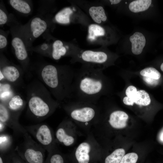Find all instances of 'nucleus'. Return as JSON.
Instances as JSON below:
<instances>
[{
	"mask_svg": "<svg viewBox=\"0 0 163 163\" xmlns=\"http://www.w3.org/2000/svg\"><path fill=\"white\" fill-rule=\"evenodd\" d=\"M105 81L101 69L86 65L75 72L71 98L96 104L104 93Z\"/></svg>",
	"mask_w": 163,
	"mask_h": 163,
	"instance_id": "1",
	"label": "nucleus"
},
{
	"mask_svg": "<svg viewBox=\"0 0 163 163\" xmlns=\"http://www.w3.org/2000/svg\"><path fill=\"white\" fill-rule=\"evenodd\" d=\"M75 73L69 67L49 64L42 69L40 74L50 92L60 103L71 98Z\"/></svg>",
	"mask_w": 163,
	"mask_h": 163,
	"instance_id": "2",
	"label": "nucleus"
},
{
	"mask_svg": "<svg viewBox=\"0 0 163 163\" xmlns=\"http://www.w3.org/2000/svg\"><path fill=\"white\" fill-rule=\"evenodd\" d=\"M27 91V112L36 120L46 118L59 105L60 103L52 97L50 92L40 82L32 84Z\"/></svg>",
	"mask_w": 163,
	"mask_h": 163,
	"instance_id": "3",
	"label": "nucleus"
},
{
	"mask_svg": "<svg viewBox=\"0 0 163 163\" xmlns=\"http://www.w3.org/2000/svg\"><path fill=\"white\" fill-rule=\"evenodd\" d=\"M23 136V142L14 149L19 156L26 163H45L46 150L28 133Z\"/></svg>",
	"mask_w": 163,
	"mask_h": 163,
	"instance_id": "4",
	"label": "nucleus"
},
{
	"mask_svg": "<svg viewBox=\"0 0 163 163\" xmlns=\"http://www.w3.org/2000/svg\"><path fill=\"white\" fill-rule=\"evenodd\" d=\"M94 104L74 101L66 105L64 108L73 120L86 123L91 121L97 116V110Z\"/></svg>",
	"mask_w": 163,
	"mask_h": 163,
	"instance_id": "5",
	"label": "nucleus"
},
{
	"mask_svg": "<svg viewBox=\"0 0 163 163\" xmlns=\"http://www.w3.org/2000/svg\"><path fill=\"white\" fill-rule=\"evenodd\" d=\"M24 127L48 153L55 149L53 133L47 124L41 123Z\"/></svg>",
	"mask_w": 163,
	"mask_h": 163,
	"instance_id": "6",
	"label": "nucleus"
},
{
	"mask_svg": "<svg viewBox=\"0 0 163 163\" xmlns=\"http://www.w3.org/2000/svg\"><path fill=\"white\" fill-rule=\"evenodd\" d=\"M20 115L10 111L4 103L0 102V122L12 129L16 134L23 136L27 132L24 127L19 123Z\"/></svg>",
	"mask_w": 163,
	"mask_h": 163,
	"instance_id": "7",
	"label": "nucleus"
},
{
	"mask_svg": "<svg viewBox=\"0 0 163 163\" xmlns=\"http://www.w3.org/2000/svg\"><path fill=\"white\" fill-rule=\"evenodd\" d=\"M83 62L92 65H101L106 62L107 59V56L104 52L87 50L82 52L77 57V59ZM78 59V60H79Z\"/></svg>",
	"mask_w": 163,
	"mask_h": 163,
	"instance_id": "8",
	"label": "nucleus"
},
{
	"mask_svg": "<svg viewBox=\"0 0 163 163\" xmlns=\"http://www.w3.org/2000/svg\"><path fill=\"white\" fill-rule=\"evenodd\" d=\"M0 81L5 79L11 83H14L20 79L21 73L16 66L10 65H5L0 70Z\"/></svg>",
	"mask_w": 163,
	"mask_h": 163,
	"instance_id": "9",
	"label": "nucleus"
},
{
	"mask_svg": "<svg viewBox=\"0 0 163 163\" xmlns=\"http://www.w3.org/2000/svg\"><path fill=\"white\" fill-rule=\"evenodd\" d=\"M128 119V115L126 113L120 110H116L110 114L108 122L113 128L120 129L126 126Z\"/></svg>",
	"mask_w": 163,
	"mask_h": 163,
	"instance_id": "10",
	"label": "nucleus"
},
{
	"mask_svg": "<svg viewBox=\"0 0 163 163\" xmlns=\"http://www.w3.org/2000/svg\"><path fill=\"white\" fill-rule=\"evenodd\" d=\"M91 146L87 142L81 143L77 148L75 157L78 163H89L90 161L89 153Z\"/></svg>",
	"mask_w": 163,
	"mask_h": 163,
	"instance_id": "11",
	"label": "nucleus"
},
{
	"mask_svg": "<svg viewBox=\"0 0 163 163\" xmlns=\"http://www.w3.org/2000/svg\"><path fill=\"white\" fill-rule=\"evenodd\" d=\"M132 44V51L135 55L141 53L146 43V40L144 35L141 33L136 32L129 38Z\"/></svg>",
	"mask_w": 163,
	"mask_h": 163,
	"instance_id": "12",
	"label": "nucleus"
},
{
	"mask_svg": "<svg viewBox=\"0 0 163 163\" xmlns=\"http://www.w3.org/2000/svg\"><path fill=\"white\" fill-rule=\"evenodd\" d=\"M4 103L10 111L20 114L25 105L23 98L18 94L14 95L6 103Z\"/></svg>",
	"mask_w": 163,
	"mask_h": 163,
	"instance_id": "13",
	"label": "nucleus"
},
{
	"mask_svg": "<svg viewBox=\"0 0 163 163\" xmlns=\"http://www.w3.org/2000/svg\"><path fill=\"white\" fill-rule=\"evenodd\" d=\"M11 45L13 47L17 59L24 61L28 57V53L24 43L20 38L15 37L12 40Z\"/></svg>",
	"mask_w": 163,
	"mask_h": 163,
	"instance_id": "14",
	"label": "nucleus"
},
{
	"mask_svg": "<svg viewBox=\"0 0 163 163\" xmlns=\"http://www.w3.org/2000/svg\"><path fill=\"white\" fill-rule=\"evenodd\" d=\"M47 24L46 22L39 17H35L31 21L30 30L32 36L37 38L40 36L46 30Z\"/></svg>",
	"mask_w": 163,
	"mask_h": 163,
	"instance_id": "15",
	"label": "nucleus"
},
{
	"mask_svg": "<svg viewBox=\"0 0 163 163\" xmlns=\"http://www.w3.org/2000/svg\"><path fill=\"white\" fill-rule=\"evenodd\" d=\"M63 123L57 128L56 133L57 140L66 146H69L74 142V139L69 134Z\"/></svg>",
	"mask_w": 163,
	"mask_h": 163,
	"instance_id": "16",
	"label": "nucleus"
},
{
	"mask_svg": "<svg viewBox=\"0 0 163 163\" xmlns=\"http://www.w3.org/2000/svg\"><path fill=\"white\" fill-rule=\"evenodd\" d=\"M89 12L93 20L96 23L100 24L107 20L104 10L101 6L91 7L89 9Z\"/></svg>",
	"mask_w": 163,
	"mask_h": 163,
	"instance_id": "17",
	"label": "nucleus"
},
{
	"mask_svg": "<svg viewBox=\"0 0 163 163\" xmlns=\"http://www.w3.org/2000/svg\"><path fill=\"white\" fill-rule=\"evenodd\" d=\"M45 163H69V158L55 149L48 152Z\"/></svg>",
	"mask_w": 163,
	"mask_h": 163,
	"instance_id": "18",
	"label": "nucleus"
},
{
	"mask_svg": "<svg viewBox=\"0 0 163 163\" xmlns=\"http://www.w3.org/2000/svg\"><path fill=\"white\" fill-rule=\"evenodd\" d=\"M151 0H137L133 1L129 4V10L134 13L143 11L147 10L151 4Z\"/></svg>",
	"mask_w": 163,
	"mask_h": 163,
	"instance_id": "19",
	"label": "nucleus"
},
{
	"mask_svg": "<svg viewBox=\"0 0 163 163\" xmlns=\"http://www.w3.org/2000/svg\"><path fill=\"white\" fill-rule=\"evenodd\" d=\"M66 53V49L63 46L62 41L57 40L54 42L53 45L52 56L54 59H59L62 56L65 55Z\"/></svg>",
	"mask_w": 163,
	"mask_h": 163,
	"instance_id": "20",
	"label": "nucleus"
},
{
	"mask_svg": "<svg viewBox=\"0 0 163 163\" xmlns=\"http://www.w3.org/2000/svg\"><path fill=\"white\" fill-rule=\"evenodd\" d=\"M88 39L91 41H93L99 37L104 36L105 30L101 26L95 24L90 25L88 28Z\"/></svg>",
	"mask_w": 163,
	"mask_h": 163,
	"instance_id": "21",
	"label": "nucleus"
},
{
	"mask_svg": "<svg viewBox=\"0 0 163 163\" xmlns=\"http://www.w3.org/2000/svg\"><path fill=\"white\" fill-rule=\"evenodd\" d=\"M125 153L123 149H117L106 157L104 163H120Z\"/></svg>",
	"mask_w": 163,
	"mask_h": 163,
	"instance_id": "22",
	"label": "nucleus"
},
{
	"mask_svg": "<svg viewBox=\"0 0 163 163\" xmlns=\"http://www.w3.org/2000/svg\"><path fill=\"white\" fill-rule=\"evenodd\" d=\"M9 1L11 6L20 12L28 14L31 11L30 5L25 1L21 0H10Z\"/></svg>",
	"mask_w": 163,
	"mask_h": 163,
	"instance_id": "23",
	"label": "nucleus"
},
{
	"mask_svg": "<svg viewBox=\"0 0 163 163\" xmlns=\"http://www.w3.org/2000/svg\"><path fill=\"white\" fill-rule=\"evenodd\" d=\"M0 133V153H7L11 150L12 142L11 138L9 135L3 133Z\"/></svg>",
	"mask_w": 163,
	"mask_h": 163,
	"instance_id": "24",
	"label": "nucleus"
},
{
	"mask_svg": "<svg viewBox=\"0 0 163 163\" xmlns=\"http://www.w3.org/2000/svg\"><path fill=\"white\" fill-rule=\"evenodd\" d=\"M73 13L69 8H66L59 12L55 16V19L58 23L67 24L70 22V16Z\"/></svg>",
	"mask_w": 163,
	"mask_h": 163,
	"instance_id": "25",
	"label": "nucleus"
},
{
	"mask_svg": "<svg viewBox=\"0 0 163 163\" xmlns=\"http://www.w3.org/2000/svg\"><path fill=\"white\" fill-rule=\"evenodd\" d=\"M150 102L149 96L145 91L140 90L137 91L134 103L138 105L146 106L149 105Z\"/></svg>",
	"mask_w": 163,
	"mask_h": 163,
	"instance_id": "26",
	"label": "nucleus"
},
{
	"mask_svg": "<svg viewBox=\"0 0 163 163\" xmlns=\"http://www.w3.org/2000/svg\"><path fill=\"white\" fill-rule=\"evenodd\" d=\"M14 95L9 85L0 83L1 102L6 103Z\"/></svg>",
	"mask_w": 163,
	"mask_h": 163,
	"instance_id": "27",
	"label": "nucleus"
},
{
	"mask_svg": "<svg viewBox=\"0 0 163 163\" xmlns=\"http://www.w3.org/2000/svg\"><path fill=\"white\" fill-rule=\"evenodd\" d=\"M140 74L144 77L155 80L159 79L161 77L160 73L153 67H148L143 69L140 72Z\"/></svg>",
	"mask_w": 163,
	"mask_h": 163,
	"instance_id": "28",
	"label": "nucleus"
},
{
	"mask_svg": "<svg viewBox=\"0 0 163 163\" xmlns=\"http://www.w3.org/2000/svg\"><path fill=\"white\" fill-rule=\"evenodd\" d=\"M8 163H26L18 155L14 149L8 152Z\"/></svg>",
	"mask_w": 163,
	"mask_h": 163,
	"instance_id": "29",
	"label": "nucleus"
},
{
	"mask_svg": "<svg viewBox=\"0 0 163 163\" xmlns=\"http://www.w3.org/2000/svg\"><path fill=\"white\" fill-rule=\"evenodd\" d=\"M137 91V89L135 86L131 85L129 86L126 89V94L128 97L132 99L134 102V100Z\"/></svg>",
	"mask_w": 163,
	"mask_h": 163,
	"instance_id": "30",
	"label": "nucleus"
},
{
	"mask_svg": "<svg viewBox=\"0 0 163 163\" xmlns=\"http://www.w3.org/2000/svg\"><path fill=\"white\" fill-rule=\"evenodd\" d=\"M8 20V17L6 13L1 8L0 9V24H5Z\"/></svg>",
	"mask_w": 163,
	"mask_h": 163,
	"instance_id": "31",
	"label": "nucleus"
},
{
	"mask_svg": "<svg viewBox=\"0 0 163 163\" xmlns=\"http://www.w3.org/2000/svg\"><path fill=\"white\" fill-rule=\"evenodd\" d=\"M9 161L8 152L0 154V163H8Z\"/></svg>",
	"mask_w": 163,
	"mask_h": 163,
	"instance_id": "32",
	"label": "nucleus"
},
{
	"mask_svg": "<svg viewBox=\"0 0 163 163\" xmlns=\"http://www.w3.org/2000/svg\"><path fill=\"white\" fill-rule=\"evenodd\" d=\"M7 41L6 37L4 35H0V48L2 49L7 46Z\"/></svg>",
	"mask_w": 163,
	"mask_h": 163,
	"instance_id": "33",
	"label": "nucleus"
},
{
	"mask_svg": "<svg viewBox=\"0 0 163 163\" xmlns=\"http://www.w3.org/2000/svg\"><path fill=\"white\" fill-rule=\"evenodd\" d=\"M123 101L126 105L133 106L134 103V101L132 99L127 97H124Z\"/></svg>",
	"mask_w": 163,
	"mask_h": 163,
	"instance_id": "34",
	"label": "nucleus"
},
{
	"mask_svg": "<svg viewBox=\"0 0 163 163\" xmlns=\"http://www.w3.org/2000/svg\"><path fill=\"white\" fill-rule=\"evenodd\" d=\"M143 79L147 83L151 85L156 84L157 80L145 77H144Z\"/></svg>",
	"mask_w": 163,
	"mask_h": 163,
	"instance_id": "35",
	"label": "nucleus"
},
{
	"mask_svg": "<svg viewBox=\"0 0 163 163\" xmlns=\"http://www.w3.org/2000/svg\"><path fill=\"white\" fill-rule=\"evenodd\" d=\"M7 126L4 124L3 123L0 122V133H2L5 128Z\"/></svg>",
	"mask_w": 163,
	"mask_h": 163,
	"instance_id": "36",
	"label": "nucleus"
},
{
	"mask_svg": "<svg viewBox=\"0 0 163 163\" xmlns=\"http://www.w3.org/2000/svg\"><path fill=\"white\" fill-rule=\"evenodd\" d=\"M121 1L120 0H110V2L112 4H117L120 3Z\"/></svg>",
	"mask_w": 163,
	"mask_h": 163,
	"instance_id": "37",
	"label": "nucleus"
},
{
	"mask_svg": "<svg viewBox=\"0 0 163 163\" xmlns=\"http://www.w3.org/2000/svg\"><path fill=\"white\" fill-rule=\"evenodd\" d=\"M159 137L160 140L163 142V129L161 132Z\"/></svg>",
	"mask_w": 163,
	"mask_h": 163,
	"instance_id": "38",
	"label": "nucleus"
},
{
	"mask_svg": "<svg viewBox=\"0 0 163 163\" xmlns=\"http://www.w3.org/2000/svg\"><path fill=\"white\" fill-rule=\"evenodd\" d=\"M160 68L161 71L163 72V63H162L161 65Z\"/></svg>",
	"mask_w": 163,
	"mask_h": 163,
	"instance_id": "39",
	"label": "nucleus"
}]
</instances>
